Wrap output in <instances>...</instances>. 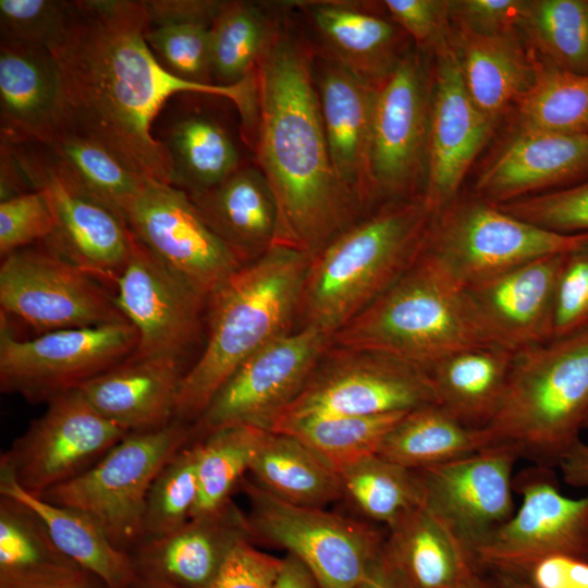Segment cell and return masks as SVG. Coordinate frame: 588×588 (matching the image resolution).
<instances>
[{
	"label": "cell",
	"mask_w": 588,
	"mask_h": 588,
	"mask_svg": "<svg viewBox=\"0 0 588 588\" xmlns=\"http://www.w3.org/2000/svg\"><path fill=\"white\" fill-rule=\"evenodd\" d=\"M145 1H69L64 27L48 47L57 75L54 128L109 150L143 180L175 186L166 145L154 120L169 97L197 93L224 97L252 120L253 76L233 84H200L169 72L148 46Z\"/></svg>",
	"instance_id": "cell-1"
},
{
	"label": "cell",
	"mask_w": 588,
	"mask_h": 588,
	"mask_svg": "<svg viewBox=\"0 0 588 588\" xmlns=\"http://www.w3.org/2000/svg\"><path fill=\"white\" fill-rule=\"evenodd\" d=\"M257 64V156L277 205L273 245L313 256L362 208L333 170L306 53L272 34Z\"/></svg>",
	"instance_id": "cell-2"
},
{
	"label": "cell",
	"mask_w": 588,
	"mask_h": 588,
	"mask_svg": "<svg viewBox=\"0 0 588 588\" xmlns=\"http://www.w3.org/2000/svg\"><path fill=\"white\" fill-rule=\"evenodd\" d=\"M310 258L306 253L273 245L210 294L207 342L183 377L175 420L194 424L244 360L292 332Z\"/></svg>",
	"instance_id": "cell-3"
},
{
	"label": "cell",
	"mask_w": 588,
	"mask_h": 588,
	"mask_svg": "<svg viewBox=\"0 0 588 588\" xmlns=\"http://www.w3.org/2000/svg\"><path fill=\"white\" fill-rule=\"evenodd\" d=\"M433 213L422 195L382 204L314 254L298 295L301 328L331 338L388 291L419 258Z\"/></svg>",
	"instance_id": "cell-4"
},
{
	"label": "cell",
	"mask_w": 588,
	"mask_h": 588,
	"mask_svg": "<svg viewBox=\"0 0 588 588\" xmlns=\"http://www.w3.org/2000/svg\"><path fill=\"white\" fill-rule=\"evenodd\" d=\"M588 416V326L514 354L502 404L486 427L541 468L559 467Z\"/></svg>",
	"instance_id": "cell-5"
},
{
	"label": "cell",
	"mask_w": 588,
	"mask_h": 588,
	"mask_svg": "<svg viewBox=\"0 0 588 588\" xmlns=\"http://www.w3.org/2000/svg\"><path fill=\"white\" fill-rule=\"evenodd\" d=\"M331 345L384 354L428 370L453 353L491 344L464 289L420 254L399 281L331 336Z\"/></svg>",
	"instance_id": "cell-6"
},
{
	"label": "cell",
	"mask_w": 588,
	"mask_h": 588,
	"mask_svg": "<svg viewBox=\"0 0 588 588\" xmlns=\"http://www.w3.org/2000/svg\"><path fill=\"white\" fill-rule=\"evenodd\" d=\"M587 241L588 232H551L460 194L433 213L421 255L466 289L531 260L573 252Z\"/></svg>",
	"instance_id": "cell-7"
},
{
	"label": "cell",
	"mask_w": 588,
	"mask_h": 588,
	"mask_svg": "<svg viewBox=\"0 0 588 588\" xmlns=\"http://www.w3.org/2000/svg\"><path fill=\"white\" fill-rule=\"evenodd\" d=\"M191 439V425L175 419L131 432L89 469L39 497L85 513L128 554L143 540L145 503L155 477Z\"/></svg>",
	"instance_id": "cell-8"
},
{
	"label": "cell",
	"mask_w": 588,
	"mask_h": 588,
	"mask_svg": "<svg viewBox=\"0 0 588 588\" xmlns=\"http://www.w3.org/2000/svg\"><path fill=\"white\" fill-rule=\"evenodd\" d=\"M253 539H259L298 559L318 588H356L380 554L385 532L369 523L295 505L243 478Z\"/></svg>",
	"instance_id": "cell-9"
},
{
	"label": "cell",
	"mask_w": 588,
	"mask_h": 588,
	"mask_svg": "<svg viewBox=\"0 0 588 588\" xmlns=\"http://www.w3.org/2000/svg\"><path fill=\"white\" fill-rule=\"evenodd\" d=\"M137 341V332L127 321L19 339L0 313L1 392L19 394L30 403H48L130 357Z\"/></svg>",
	"instance_id": "cell-10"
},
{
	"label": "cell",
	"mask_w": 588,
	"mask_h": 588,
	"mask_svg": "<svg viewBox=\"0 0 588 588\" xmlns=\"http://www.w3.org/2000/svg\"><path fill=\"white\" fill-rule=\"evenodd\" d=\"M431 404L439 402L425 368L376 352L330 345L274 425L307 416L409 412Z\"/></svg>",
	"instance_id": "cell-11"
},
{
	"label": "cell",
	"mask_w": 588,
	"mask_h": 588,
	"mask_svg": "<svg viewBox=\"0 0 588 588\" xmlns=\"http://www.w3.org/2000/svg\"><path fill=\"white\" fill-rule=\"evenodd\" d=\"M330 345L329 335L303 327L254 353L231 373L191 425V441L233 426L270 431L306 387Z\"/></svg>",
	"instance_id": "cell-12"
},
{
	"label": "cell",
	"mask_w": 588,
	"mask_h": 588,
	"mask_svg": "<svg viewBox=\"0 0 588 588\" xmlns=\"http://www.w3.org/2000/svg\"><path fill=\"white\" fill-rule=\"evenodd\" d=\"M432 73L419 51L404 53L377 86L370 144L372 201L409 199L425 184Z\"/></svg>",
	"instance_id": "cell-13"
},
{
	"label": "cell",
	"mask_w": 588,
	"mask_h": 588,
	"mask_svg": "<svg viewBox=\"0 0 588 588\" xmlns=\"http://www.w3.org/2000/svg\"><path fill=\"white\" fill-rule=\"evenodd\" d=\"M128 433L72 389L51 399L44 414L2 453L0 473L39 497L89 469Z\"/></svg>",
	"instance_id": "cell-14"
},
{
	"label": "cell",
	"mask_w": 588,
	"mask_h": 588,
	"mask_svg": "<svg viewBox=\"0 0 588 588\" xmlns=\"http://www.w3.org/2000/svg\"><path fill=\"white\" fill-rule=\"evenodd\" d=\"M517 511L473 549L479 568L522 576L540 559L567 554L588 559V493L564 495L553 470L535 466L514 478Z\"/></svg>",
	"instance_id": "cell-15"
},
{
	"label": "cell",
	"mask_w": 588,
	"mask_h": 588,
	"mask_svg": "<svg viewBox=\"0 0 588 588\" xmlns=\"http://www.w3.org/2000/svg\"><path fill=\"white\" fill-rule=\"evenodd\" d=\"M95 278L52 248L16 250L0 266L1 313L41 333L126 321Z\"/></svg>",
	"instance_id": "cell-16"
},
{
	"label": "cell",
	"mask_w": 588,
	"mask_h": 588,
	"mask_svg": "<svg viewBox=\"0 0 588 588\" xmlns=\"http://www.w3.org/2000/svg\"><path fill=\"white\" fill-rule=\"evenodd\" d=\"M124 222L150 253L208 297L243 266L177 186L145 181Z\"/></svg>",
	"instance_id": "cell-17"
},
{
	"label": "cell",
	"mask_w": 588,
	"mask_h": 588,
	"mask_svg": "<svg viewBox=\"0 0 588 588\" xmlns=\"http://www.w3.org/2000/svg\"><path fill=\"white\" fill-rule=\"evenodd\" d=\"M114 283V304L138 336L132 356L183 362L199 335L208 296L167 267L134 235L128 259Z\"/></svg>",
	"instance_id": "cell-18"
},
{
	"label": "cell",
	"mask_w": 588,
	"mask_h": 588,
	"mask_svg": "<svg viewBox=\"0 0 588 588\" xmlns=\"http://www.w3.org/2000/svg\"><path fill=\"white\" fill-rule=\"evenodd\" d=\"M28 183L40 191L54 218L50 247L96 278L110 281L123 270L133 243L125 222L78 191L36 143H12Z\"/></svg>",
	"instance_id": "cell-19"
},
{
	"label": "cell",
	"mask_w": 588,
	"mask_h": 588,
	"mask_svg": "<svg viewBox=\"0 0 588 588\" xmlns=\"http://www.w3.org/2000/svg\"><path fill=\"white\" fill-rule=\"evenodd\" d=\"M517 450L492 444L452 462L415 470L422 504L471 551L513 512Z\"/></svg>",
	"instance_id": "cell-20"
},
{
	"label": "cell",
	"mask_w": 588,
	"mask_h": 588,
	"mask_svg": "<svg viewBox=\"0 0 588 588\" xmlns=\"http://www.w3.org/2000/svg\"><path fill=\"white\" fill-rule=\"evenodd\" d=\"M422 196L438 211L461 185L495 126L465 86L452 44L434 54Z\"/></svg>",
	"instance_id": "cell-21"
},
{
	"label": "cell",
	"mask_w": 588,
	"mask_h": 588,
	"mask_svg": "<svg viewBox=\"0 0 588 588\" xmlns=\"http://www.w3.org/2000/svg\"><path fill=\"white\" fill-rule=\"evenodd\" d=\"M567 254L531 260L464 289L491 345L516 353L553 339L556 289Z\"/></svg>",
	"instance_id": "cell-22"
},
{
	"label": "cell",
	"mask_w": 588,
	"mask_h": 588,
	"mask_svg": "<svg viewBox=\"0 0 588 588\" xmlns=\"http://www.w3.org/2000/svg\"><path fill=\"white\" fill-rule=\"evenodd\" d=\"M588 179V134L515 128L474 185V195L502 205Z\"/></svg>",
	"instance_id": "cell-23"
},
{
	"label": "cell",
	"mask_w": 588,
	"mask_h": 588,
	"mask_svg": "<svg viewBox=\"0 0 588 588\" xmlns=\"http://www.w3.org/2000/svg\"><path fill=\"white\" fill-rule=\"evenodd\" d=\"M243 540L254 541L247 515L231 500L168 535L143 539L128 555L139 577L183 588H209Z\"/></svg>",
	"instance_id": "cell-24"
},
{
	"label": "cell",
	"mask_w": 588,
	"mask_h": 588,
	"mask_svg": "<svg viewBox=\"0 0 588 588\" xmlns=\"http://www.w3.org/2000/svg\"><path fill=\"white\" fill-rule=\"evenodd\" d=\"M321 118L333 170L360 208L371 205L369 175L377 86L331 61L318 87Z\"/></svg>",
	"instance_id": "cell-25"
},
{
	"label": "cell",
	"mask_w": 588,
	"mask_h": 588,
	"mask_svg": "<svg viewBox=\"0 0 588 588\" xmlns=\"http://www.w3.org/2000/svg\"><path fill=\"white\" fill-rule=\"evenodd\" d=\"M183 362L130 356L77 389L105 418L130 432L162 428L174 420Z\"/></svg>",
	"instance_id": "cell-26"
},
{
	"label": "cell",
	"mask_w": 588,
	"mask_h": 588,
	"mask_svg": "<svg viewBox=\"0 0 588 588\" xmlns=\"http://www.w3.org/2000/svg\"><path fill=\"white\" fill-rule=\"evenodd\" d=\"M382 553L407 588L482 584L471 551L422 503L387 527Z\"/></svg>",
	"instance_id": "cell-27"
},
{
	"label": "cell",
	"mask_w": 588,
	"mask_h": 588,
	"mask_svg": "<svg viewBox=\"0 0 588 588\" xmlns=\"http://www.w3.org/2000/svg\"><path fill=\"white\" fill-rule=\"evenodd\" d=\"M188 195L208 225L243 266L273 246L277 205L260 170L237 169L220 184Z\"/></svg>",
	"instance_id": "cell-28"
},
{
	"label": "cell",
	"mask_w": 588,
	"mask_h": 588,
	"mask_svg": "<svg viewBox=\"0 0 588 588\" xmlns=\"http://www.w3.org/2000/svg\"><path fill=\"white\" fill-rule=\"evenodd\" d=\"M520 34L485 35L453 26L451 44L469 96L492 122L513 109L530 88L536 56Z\"/></svg>",
	"instance_id": "cell-29"
},
{
	"label": "cell",
	"mask_w": 588,
	"mask_h": 588,
	"mask_svg": "<svg viewBox=\"0 0 588 588\" xmlns=\"http://www.w3.org/2000/svg\"><path fill=\"white\" fill-rule=\"evenodd\" d=\"M57 75L47 49L1 42V137L44 143L54 131Z\"/></svg>",
	"instance_id": "cell-30"
},
{
	"label": "cell",
	"mask_w": 588,
	"mask_h": 588,
	"mask_svg": "<svg viewBox=\"0 0 588 588\" xmlns=\"http://www.w3.org/2000/svg\"><path fill=\"white\" fill-rule=\"evenodd\" d=\"M91 577L58 549L28 506L0 495V588H53Z\"/></svg>",
	"instance_id": "cell-31"
},
{
	"label": "cell",
	"mask_w": 588,
	"mask_h": 588,
	"mask_svg": "<svg viewBox=\"0 0 588 588\" xmlns=\"http://www.w3.org/2000/svg\"><path fill=\"white\" fill-rule=\"evenodd\" d=\"M308 8L332 61L371 85L378 86L404 54L396 26L377 14L338 1L310 2Z\"/></svg>",
	"instance_id": "cell-32"
},
{
	"label": "cell",
	"mask_w": 588,
	"mask_h": 588,
	"mask_svg": "<svg viewBox=\"0 0 588 588\" xmlns=\"http://www.w3.org/2000/svg\"><path fill=\"white\" fill-rule=\"evenodd\" d=\"M514 354L486 345L458 351L428 369L439 405L462 424L486 428L504 399Z\"/></svg>",
	"instance_id": "cell-33"
},
{
	"label": "cell",
	"mask_w": 588,
	"mask_h": 588,
	"mask_svg": "<svg viewBox=\"0 0 588 588\" xmlns=\"http://www.w3.org/2000/svg\"><path fill=\"white\" fill-rule=\"evenodd\" d=\"M0 495L28 506L44 523L58 549L107 588H128L137 578L133 562L85 513L52 504L22 489L0 473Z\"/></svg>",
	"instance_id": "cell-34"
},
{
	"label": "cell",
	"mask_w": 588,
	"mask_h": 588,
	"mask_svg": "<svg viewBox=\"0 0 588 588\" xmlns=\"http://www.w3.org/2000/svg\"><path fill=\"white\" fill-rule=\"evenodd\" d=\"M248 473L264 490L295 505L323 509L344 497L336 469L287 433L267 431Z\"/></svg>",
	"instance_id": "cell-35"
},
{
	"label": "cell",
	"mask_w": 588,
	"mask_h": 588,
	"mask_svg": "<svg viewBox=\"0 0 588 588\" xmlns=\"http://www.w3.org/2000/svg\"><path fill=\"white\" fill-rule=\"evenodd\" d=\"M494 443L487 428L468 427L439 404L407 412L383 439L378 453L411 470L445 464Z\"/></svg>",
	"instance_id": "cell-36"
},
{
	"label": "cell",
	"mask_w": 588,
	"mask_h": 588,
	"mask_svg": "<svg viewBox=\"0 0 588 588\" xmlns=\"http://www.w3.org/2000/svg\"><path fill=\"white\" fill-rule=\"evenodd\" d=\"M41 147L56 168L83 194L124 216L145 181L94 140L54 128Z\"/></svg>",
	"instance_id": "cell-37"
},
{
	"label": "cell",
	"mask_w": 588,
	"mask_h": 588,
	"mask_svg": "<svg viewBox=\"0 0 588 588\" xmlns=\"http://www.w3.org/2000/svg\"><path fill=\"white\" fill-rule=\"evenodd\" d=\"M513 110L515 128L588 134V74L536 58L535 79Z\"/></svg>",
	"instance_id": "cell-38"
},
{
	"label": "cell",
	"mask_w": 588,
	"mask_h": 588,
	"mask_svg": "<svg viewBox=\"0 0 588 588\" xmlns=\"http://www.w3.org/2000/svg\"><path fill=\"white\" fill-rule=\"evenodd\" d=\"M519 34L541 60L588 74V0H527Z\"/></svg>",
	"instance_id": "cell-39"
},
{
	"label": "cell",
	"mask_w": 588,
	"mask_h": 588,
	"mask_svg": "<svg viewBox=\"0 0 588 588\" xmlns=\"http://www.w3.org/2000/svg\"><path fill=\"white\" fill-rule=\"evenodd\" d=\"M406 413L307 416L280 421L270 431L295 437L336 469L378 453L385 436Z\"/></svg>",
	"instance_id": "cell-40"
},
{
	"label": "cell",
	"mask_w": 588,
	"mask_h": 588,
	"mask_svg": "<svg viewBox=\"0 0 588 588\" xmlns=\"http://www.w3.org/2000/svg\"><path fill=\"white\" fill-rule=\"evenodd\" d=\"M336 471L343 495L363 515L385 528L422 503L416 471L377 453L347 463Z\"/></svg>",
	"instance_id": "cell-41"
},
{
	"label": "cell",
	"mask_w": 588,
	"mask_h": 588,
	"mask_svg": "<svg viewBox=\"0 0 588 588\" xmlns=\"http://www.w3.org/2000/svg\"><path fill=\"white\" fill-rule=\"evenodd\" d=\"M170 156L175 186L191 192L211 188L238 169V152L228 133L215 121L189 117L177 122L163 143Z\"/></svg>",
	"instance_id": "cell-42"
},
{
	"label": "cell",
	"mask_w": 588,
	"mask_h": 588,
	"mask_svg": "<svg viewBox=\"0 0 588 588\" xmlns=\"http://www.w3.org/2000/svg\"><path fill=\"white\" fill-rule=\"evenodd\" d=\"M266 432L252 426H233L196 440L198 497L192 517L211 514L231 501L232 490L249 470Z\"/></svg>",
	"instance_id": "cell-43"
},
{
	"label": "cell",
	"mask_w": 588,
	"mask_h": 588,
	"mask_svg": "<svg viewBox=\"0 0 588 588\" xmlns=\"http://www.w3.org/2000/svg\"><path fill=\"white\" fill-rule=\"evenodd\" d=\"M271 35L255 5L222 2L210 27L212 74L219 84L233 85L250 76Z\"/></svg>",
	"instance_id": "cell-44"
},
{
	"label": "cell",
	"mask_w": 588,
	"mask_h": 588,
	"mask_svg": "<svg viewBox=\"0 0 588 588\" xmlns=\"http://www.w3.org/2000/svg\"><path fill=\"white\" fill-rule=\"evenodd\" d=\"M198 443L180 449L155 477L145 503L143 539L168 535L191 517L198 497Z\"/></svg>",
	"instance_id": "cell-45"
},
{
	"label": "cell",
	"mask_w": 588,
	"mask_h": 588,
	"mask_svg": "<svg viewBox=\"0 0 588 588\" xmlns=\"http://www.w3.org/2000/svg\"><path fill=\"white\" fill-rule=\"evenodd\" d=\"M211 24L184 21L149 25L145 39L160 63L173 75L194 83L213 84Z\"/></svg>",
	"instance_id": "cell-46"
},
{
	"label": "cell",
	"mask_w": 588,
	"mask_h": 588,
	"mask_svg": "<svg viewBox=\"0 0 588 588\" xmlns=\"http://www.w3.org/2000/svg\"><path fill=\"white\" fill-rule=\"evenodd\" d=\"M495 206L513 217L551 232H588V179L568 187Z\"/></svg>",
	"instance_id": "cell-47"
},
{
	"label": "cell",
	"mask_w": 588,
	"mask_h": 588,
	"mask_svg": "<svg viewBox=\"0 0 588 588\" xmlns=\"http://www.w3.org/2000/svg\"><path fill=\"white\" fill-rule=\"evenodd\" d=\"M69 1L0 0L1 42L47 49L60 36Z\"/></svg>",
	"instance_id": "cell-48"
},
{
	"label": "cell",
	"mask_w": 588,
	"mask_h": 588,
	"mask_svg": "<svg viewBox=\"0 0 588 588\" xmlns=\"http://www.w3.org/2000/svg\"><path fill=\"white\" fill-rule=\"evenodd\" d=\"M56 230L51 208L40 191L33 189L0 201V255L49 240Z\"/></svg>",
	"instance_id": "cell-49"
},
{
	"label": "cell",
	"mask_w": 588,
	"mask_h": 588,
	"mask_svg": "<svg viewBox=\"0 0 588 588\" xmlns=\"http://www.w3.org/2000/svg\"><path fill=\"white\" fill-rule=\"evenodd\" d=\"M383 5L419 50L436 54L451 44L450 1L385 0Z\"/></svg>",
	"instance_id": "cell-50"
},
{
	"label": "cell",
	"mask_w": 588,
	"mask_h": 588,
	"mask_svg": "<svg viewBox=\"0 0 588 588\" xmlns=\"http://www.w3.org/2000/svg\"><path fill=\"white\" fill-rule=\"evenodd\" d=\"M588 326V241L567 254L555 296L553 339Z\"/></svg>",
	"instance_id": "cell-51"
},
{
	"label": "cell",
	"mask_w": 588,
	"mask_h": 588,
	"mask_svg": "<svg viewBox=\"0 0 588 588\" xmlns=\"http://www.w3.org/2000/svg\"><path fill=\"white\" fill-rule=\"evenodd\" d=\"M283 558L268 554L252 540L238 542L209 588H277Z\"/></svg>",
	"instance_id": "cell-52"
},
{
	"label": "cell",
	"mask_w": 588,
	"mask_h": 588,
	"mask_svg": "<svg viewBox=\"0 0 588 588\" xmlns=\"http://www.w3.org/2000/svg\"><path fill=\"white\" fill-rule=\"evenodd\" d=\"M527 0L450 1L451 24L485 35L519 34Z\"/></svg>",
	"instance_id": "cell-53"
},
{
	"label": "cell",
	"mask_w": 588,
	"mask_h": 588,
	"mask_svg": "<svg viewBox=\"0 0 588 588\" xmlns=\"http://www.w3.org/2000/svg\"><path fill=\"white\" fill-rule=\"evenodd\" d=\"M522 577L534 588H588V559L550 555L534 563Z\"/></svg>",
	"instance_id": "cell-54"
},
{
	"label": "cell",
	"mask_w": 588,
	"mask_h": 588,
	"mask_svg": "<svg viewBox=\"0 0 588 588\" xmlns=\"http://www.w3.org/2000/svg\"><path fill=\"white\" fill-rule=\"evenodd\" d=\"M221 3L198 0L145 1L149 12L150 25L184 21L212 23Z\"/></svg>",
	"instance_id": "cell-55"
},
{
	"label": "cell",
	"mask_w": 588,
	"mask_h": 588,
	"mask_svg": "<svg viewBox=\"0 0 588 588\" xmlns=\"http://www.w3.org/2000/svg\"><path fill=\"white\" fill-rule=\"evenodd\" d=\"M564 482L575 488H588V444L579 440L559 465Z\"/></svg>",
	"instance_id": "cell-56"
},
{
	"label": "cell",
	"mask_w": 588,
	"mask_h": 588,
	"mask_svg": "<svg viewBox=\"0 0 588 588\" xmlns=\"http://www.w3.org/2000/svg\"><path fill=\"white\" fill-rule=\"evenodd\" d=\"M356 588H407L382 550Z\"/></svg>",
	"instance_id": "cell-57"
},
{
	"label": "cell",
	"mask_w": 588,
	"mask_h": 588,
	"mask_svg": "<svg viewBox=\"0 0 588 588\" xmlns=\"http://www.w3.org/2000/svg\"><path fill=\"white\" fill-rule=\"evenodd\" d=\"M277 588H318V586L307 567L298 559L286 553Z\"/></svg>",
	"instance_id": "cell-58"
},
{
	"label": "cell",
	"mask_w": 588,
	"mask_h": 588,
	"mask_svg": "<svg viewBox=\"0 0 588 588\" xmlns=\"http://www.w3.org/2000/svg\"><path fill=\"white\" fill-rule=\"evenodd\" d=\"M495 588H534L525 578L518 575L495 573Z\"/></svg>",
	"instance_id": "cell-59"
},
{
	"label": "cell",
	"mask_w": 588,
	"mask_h": 588,
	"mask_svg": "<svg viewBox=\"0 0 588 588\" xmlns=\"http://www.w3.org/2000/svg\"><path fill=\"white\" fill-rule=\"evenodd\" d=\"M128 588H183V587H180L170 583H166L162 580L137 576V578Z\"/></svg>",
	"instance_id": "cell-60"
},
{
	"label": "cell",
	"mask_w": 588,
	"mask_h": 588,
	"mask_svg": "<svg viewBox=\"0 0 588 588\" xmlns=\"http://www.w3.org/2000/svg\"><path fill=\"white\" fill-rule=\"evenodd\" d=\"M93 578L95 577H91L90 579L83 583L64 585V586H59V587H53V588H96L93 584Z\"/></svg>",
	"instance_id": "cell-61"
},
{
	"label": "cell",
	"mask_w": 588,
	"mask_h": 588,
	"mask_svg": "<svg viewBox=\"0 0 588 588\" xmlns=\"http://www.w3.org/2000/svg\"><path fill=\"white\" fill-rule=\"evenodd\" d=\"M475 588H495L493 584H490L488 581H483L482 584H480L479 586L475 587Z\"/></svg>",
	"instance_id": "cell-62"
},
{
	"label": "cell",
	"mask_w": 588,
	"mask_h": 588,
	"mask_svg": "<svg viewBox=\"0 0 588 588\" xmlns=\"http://www.w3.org/2000/svg\"><path fill=\"white\" fill-rule=\"evenodd\" d=\"M584 429H588V416H587V418H586V420L584 422Z\"/></svg>",
	"instance_id": "cell-63"
}]
</instances>
